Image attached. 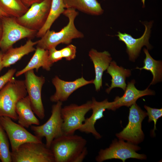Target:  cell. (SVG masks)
<instances>
[{"label": "cell", "instance_id": "1", "mask_svg": "<svg viewBox=\"0 0 162 162\" xmlns=\"http://www.w3.org/2000/svg\"><path fill=\"white\" fill-rule=\"evenodd\" d=\"M87 143L82 136L63 134L53 140L50 148L55 162H81L88 154Z\"/></svg>", "mask_w": 162, "mask_h": 162}, {"label": "cell", "instance_id": "28", "mask_svg": "<svg viewBox=\"0 0 162 162\" xmlns=\"http://www.w3.org/2000/svg\"><path fill=\"white\" fill-rule=\"evenodd\" d=\"M59 51L62 59L65 58L67 60L70 61L74 59L76 57V47L72 44H69Z\"/></svg>", "mask_w": 162, "mask_h": 162}, {"label": "cell", "instance_id": "16", "mask_svg": "<svg viewBox=\"0 0 162 162\" xmlns=\"http://www.w3.org/2000/svg\"><path fill=\"white\" fill-rule=\"evenodd\" d=\"M135 82L132 80L128 82L123 95L121 97H116L114 100L111 102L110 110L115 111L123 106H130L142 97L154 95V92L148 88L143 90L137 89L135 86Z\"/></svg>", "mask_w": 162, "mask_h": 162}, {"label": "cell", "instance_id": "8", "mask_svg": "<svg viewBox=\"0 0 162 162\" xmlns=\"http://www.w3.org/2000/svg\"><path fill=\"white\" fill-rule=\"evenodd\" d=\"M147 112L135 103L130 106L128 122L126 127L116 135L119 140H125L135 145L142 142L144 134L142 129V123L147 116Z\"/></svg>", "mask_w": 162, "mask_h": 162}, {"label": "cell", "instance_id": "4", "mask_svg": "<svg viewBox=\"0 0 162 162\" xmlns=\"http://www.w3.org/2000/svg\"><path fill=\"white\" fill-rule=\"evenodd\" d=\"M11 156L12 162H55L51 150L43 142L24 143Z\"/></svg>", "mask_w": 162, "mask_h": 162}, {"label": "cell", "instance_id": "14", "mask_svg": "<svg viewBox=\"0 0 162 162\" xmlns=\"http://www.w3.org/2000/svg\"><path fill=\"white\" fill-rule=\"evenodd\" d=\"M93 80H87L82 76L71 81H65L56 76L52 82L56 88V92L50 98L52 102H64L67 100L70 95L75 91L88 84L93 83Z\"/></svg>", "mask_w": 162, "mask_h": 162}, {"label": "cell", "instance_id": "29", "mask_svg": "<svg viewBox=\"0 0 162 162\" xmlns=\"http://www.w3.org/2000/svg\"><path fill=\"white\" fill-rule=\"evenodd\" d=\"M16 72V69L11 68L9 69L3 75L0 77V90L13 77Z\"/></svg>", "mask_w": 162, "mask_h": 162}, {"label": "cell", "instance_id": "25", "mask_svg": "<svg viewBox=\"0 0 162 162\" xmlns=\"http://www.w3.org/2000/svg\"><path fill=\"white\" fill-rule=\"evenodd\" d=\"M28 8L21 0H0V9L9 16L20 17Z\"/></svg>", "mask_w": 162, "mask_h": 162}, {"label": "cell", "instance_id": "34", "mask_svg": "<svg viewBox=\"0 0 162 162\" xmlns=\"http://www.w3.org/2000/svg\"><path fill=\"white\" fill-rule=\"evenodd\" d=\"M145 0H141V2L142 4L143 8H144L145 7Z\"/></svg>", "mask_w": 162, "mask_h": 162}, {"label": "cell", "instance_id": "32", "mask_svg": "<svg viewBox=\"0 0 162 162\" xmlns=\"http://www.w3.org/2000/svg\"><path fill=\"white\" fill-rule=\"evenodd\" d=\"M5 16H9L0 9V19Z\"/></svg>", "mask_w": 162, "mask_h": 162}, {"label": "cell", "instance_id": "7", "mask_svg": "<svg viewBox=\"0 0 162 162\" xmlns=\"http://www.w3.org/2000/svg\"><path fill=\"white\" fill-rule=\"evenodd\" d=\"M62 105V102H56L52 105L51 116L45 123L30 127L36 136L41 139L45 138L46 145L50 148L53 140L63 134L62 129L63 120L61 115Z\"/></svg>", "mask_w": 162, "mask_h": 162}, {"label": "cell", "instance_id": "22", "mask_svg": "<svg viewBox=\"0 0 162 162\" xmlns=\"http://www.w3.org/2000/svg\"><path fill=\"white\" fill-rule=\"evenodd\" d=\"M65 8H72L92 15L98 16L104 10L97 0H63Z\"/></svg>", "mask_w": 162, "mask_h": 162}, {"label": "cell", "instance_id": "5", "mask_svg": "<svg viewBox=\"0 0 162 162\" xmlns=\"http://www.w3.org/2000/svg\"><path fill=\"white\" fill-rule=\"evenodd\" d=\"M2 34L0 40V48L4 53L13 46L17 41L24 38L32 39L37 31L21 25L15 17L5 16L1 19Z\"/></svg>", "mask_w": 162, "mask_h": 162}, {"label": "cell", "instance_id": "2", "mask_svg": "<svg viewBox=\"0 0 162 162\" xmlns=\"http://www.w3.org/2000/svg\"><path fill=\"white\" fill-rule=\"evenodd\" d=\"M78 14L74 9H65L63 14L68 19L67 25L58 32L50 29L47 30L37 41L36 47L49 50L51 48H56L60 44L68 45L74 39L83 38L84 34L76 28L75 25V20Z\"/></svg>", "mask_w": 162, "mask_h": 162}, {"label": "cell", "instance_id": "17", "mask_svg": "<svg viewBox=\"0 0 162 162\" xmlns=\"http://www.w3.org/2000/svg\"><path fill=\"white\" fill-rule=\"evenodd\" d=\"M88 56L92 61L94 67L95 78L93 83L96 91H99L102 86V77L104 72L107 69L112 61V58L108 52L104 51L99 52L91 49Z\"/></svg>", "mask_w": 162, "mask_h": 162}, {"label": "cell", "instance_id": "12", "mask_svg": "<svg viewBox=\"0 0 162 162\" xmlns=\"http://www.w3.org/2000/svg\"><path fill=\"white\" fill-rule=\"evenodd\" d=\"M0 124L5 131L10 144L12 151L22 144L29 142H42V139L32 134L25 128L7 116L0 117Z\"/></svg>", "mask_w": 162, "mask_h": 162}, {"label": "cell", "instance_id": "3", "mask_svg": "<svg viewBox=\"0 0 162 162\" xmlns=\"http://www.w3.org/2000/svg\"><path fill=\"white\" fill-rule=\"evenodd\" d=\"M27 94L24 80L13 77L0 90V117L7 116L17 120L16 105Z\"/></svg>", "mask_w": 162, "mask_h": 162}, {"label": "cell", "instance_id": "30", "mask_svg": "<svg viewBox=\"0 0 162 162\" xmlns=\"http://www.w3.org/2000/svg\"><path fill=\"white\" fill-rule=\"evenodd\" d=\"M23 3L28 8L32 4L41 2L43 0H21Z\"/></svg>", "mask_w": 162, "mask_h": 162}, {"label": "cell", "instance_id": "27", "mask_svg": "<svg viewBox=\"0 0 162 162\" xmlns=\"http://www.w3.org/2000/svg\"><path fill=\"white\" fill-rule=\"evenodd\" d=\"M144 107L147 111V115L148 118V122H150L153 121L154 122V128L152 131V134L154 136L155 135L154 131L156 130V125L157 121L162 116V109L152 108L145 105Z\"/></svg>", "mask_w": 162, "mask_h": 162}, {"label": "cell", "instance_id": "21", "mask_svg": "<svg viewBox=\"0 0 162 162\" xmlns=\"http://www.w3.org/2000/svg\"><path fill=\"white\" fill-rule=\"evenodd\" d=\"M107 70V73L111 76L112 79L110 86L106 89V93L109 94L112 89L117 87L124 91L127 86L126 79L131 75L130 70L119 66L114 61L111 62Z\"/></svg>", "mask_w": 162, "mask_h": 162}, {"label": "cell", "instance_id": "26", "mask_svg": "<svg viewBox=\"0 0 162 162\" xmlns=\"http://www.w3.org/2000/svg\"><path fill=\"white\" fill-rule=\"evenodd\" d=\"M8 140L5 131L0 124V160L2 162H12Z\"/></svg>", "mask_w": 162, "mask_h": 162}, {"label": "cell", "instance_id": "31", "mask_svg": "<svg viewBox=\"0 0 162 162\" xmlns=\"http://www.w3.org/2000/svg\"><path fill=\"white\" fill-rule=\"evenodd\" d=\"M4 52L2 51H0V73L2 69L3 68L2 67V58Z\"/></svg>", "mask_w": 162, "mask_h": 162}, {"label": "cell", "instance_id": "20", "mask_svg": "<svg viewBox=\"0 0 162 162\" xmlns=\"http://www.w3.org/2000/svg\"><path fill=\"white\" fill-rule=\"evenodd\" d=\"M35 52L26 66L21 70L15 73L18 77L29 70L35 69L38 72L41 67L47 71H50L53 64L49 57V51L43 49L36 47Z\"/></svg>", "mask_w": 162, "mask_h": 162}, {"label": "cell", "instance_id": "11", "mask_svg": "<svg viewBox=\"0 0 162 162\" xmlns=\"http://www.w3.org/2000/svg\"><path fill=\"white\" fill-rule=\"evenodd\" d=\"M25 83L31 106L34 113L40 119L45 117V111L41 98V91L45 77L36 75L34 70L25 73Z\"/></svg>", "mask_w": 162, "mask_h": 162}, {"label": "cell", "instance_id": "24", "mask_svg": "<svg viewBox=\"0 0 162 162\" xmlns=\"http://www.w3.org/2000/svg\"><path fill=\"white\" fill-rule=\"evenodd\" d=\"M143 51L146 56L144 60V66L142 68L137 67L136 68L140 70L144 69L150 71L153 77L150 85H153L161 80L162 62L161 61H157L153 59L150 56L147 49L144 48Z\"/></svg>", "mask_w": 162, "mask_h": 162}, {"label": "cell", "instance_id": "19", "mask_svg": "<svg viewBox=\"0 0 162 162\" xmlns=\"http://www.w3.org/2000/svg\"><path fill=\"white\" fill-rule=\"evenodd\" d=\"M37 41H33L28 39L23 45L17 47H13L4 52L2 58L3 67H8L14 64L24 56L35 50L34 46Z\"/></svg>", "mask_w": 162, "mask_h": 162}, {"label": "cell", "instance_id": "9", "mask_svg": "<svg viewBox=\"0 0 162 162\" xmlns=\"http://www.w3.org/2000/svg\"><path fill=\"white\" fill-rule=\"evenodd\" d=\"M92 104V100H89L80 105L73 104L62 107V129L64 134L73 135L79 130L85 120V115L91 110Z\"/></svg>", "mask_w": 162, "mask_h": 162}, {"label": "cell", "instance_id": "6", "mask_svg": "<svg viewBox=\"0 0 162 162\" xmlns=\"http://www.w3.org/2000/svg\"><path fill=\"white\" fill-rule=\"evenodd\" d=\"M140 149L136 145L130 142L115 139L109 147L100 150L95 160L98 162H102L109 159H117L125 162L127 159L130 158L146 159L147 156L145 154L136 152Z\"/></svg>", "mask_w": 162, "mask_h": 162}, {"label": "cell", "instance_id": "18", "mask_svg": "<svg viewBox=\"0 0 162 162\" xmlns=\"http://www.w3.org/2000/svg\"><path fill=\"white\" fill-rule=\"evenodd\" d=\"M16 112L18 123L24 128H28L33 125H39L40 122L34 115L28 95L18 101L16 106Z\"/></svg>", "mask_w": 162, "mask_h": 162}, {"label": "cell", "instance_id": "36", "mask_svg": "<svg viewBox=\"0 0 162 162\" xmlns=\"http://www.w3.org/2000/svg\"><path fill=\"white\" fill-rule=\"evenodd\" d=\"M0 161H1V160H0Z\"/></svg>", "mask_w": 162, "mask_h": 162}, {"label": "cell", "instance_id": "10", "mask_svg": "<svg viewBox=\"0 0 162 162\" xmlns=\"http://www.w3.org/2000/svg\"><path fill=\"white\" fill-rule=\"evenodd\" d=\"M52 0H43L32 5L22 16L15 18L16 22L28 29L37 32L46 23L50 12Z\"/></svg>", "mask_w": 162, "mask_h": 162}, {"label": "cell", "instance_id": "35", "mask_svg": "<svg viewBox=\"0 0 162 162\" xmlns=\"http://www.w3.org/2000/svg\"></svg>", "mask_w": 162, "mask_h": 162}, {"label": "cell", "instance_id": "13", "mask_svg": "<svg viewBox=\"0 0 162 162\" xmlns=\"http://www.w3.org/2000/svg\"><path fill=\"white\" fill-rule=\"evenodd\" d=\"M144 25L145 29L142 35L139 38H135L130 34L126 33H122L119 32L116 35L118 37L119 40L123 41L126 45L129 60L133 62L135 61L143 46H146L149 49L151 48L149 42V39L152 22H150Z\"/></svg>", "mask_w": 162, "mask_h": 162}, {"label": "cell", "instance_id": "23", "mask_svg": "<svg viewBox=\"0 0 162 162\" xmlns=\"http://www.w3.org/2000/svg\"><path fill=\"white\" fill-rule=\"evenodd\" d=\"M63 0H52L49 14L44 26L38 31L36 36L41 38L48 30L55 20L63 14L65 9Z\"/></svg>", "mask_w": 162, "mask_h": 162}, {"label": "cell", "instance_id": "15", "mask_svg": "<svg viewBox=\"0 0 162 162\" xmlns=\"http://www.w3.org/2000/svg\"><path fill=\"white\" fill-rule=\"evenodd\" d=\"M92 101V114L89 117L86 118L78 130L87 134H92L97 139H99L101 136L96 131L94 125L97 120L104 117V112L106 109L110 110L111 102H109L107 99L100 102L98 101L94 98Z\"/></svg>", "mask_w": 162, "mask_h": 162}, {"label": "cell", "instance_id": "33", "mask_svg": "<svg viewBox=\"0 0 162 162\" xmlns=\"http://www.w3.org/2000/svg\"><path fill=\"white\" fill-rule=\"evenodd\" d=\"M2 34V28L1 22V19H0V40L1 39Z\"/></svg>", "mask_w": 162, "mask_h": 162}]
</instances>
